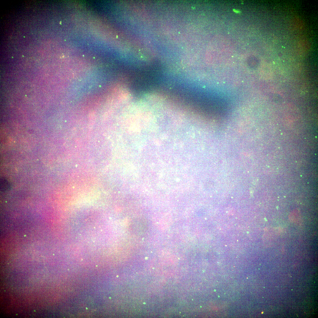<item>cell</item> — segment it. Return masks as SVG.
<instances>
[{"instance_id": "6da1fadb", "label": "cell", "mask_w": 318, "mask_h": 318, "mask_svg": "<svg viewBox=\"0 0 318 318\" xmlns=\"http://www.w3.org/2000/svg\"><path fill=\"white\" fill-rule=\"evenodd\" d=\"M11 188V185L7 180L4 178L0 179V189L2 191H8Z\"/></svg>"}]
</instances>
